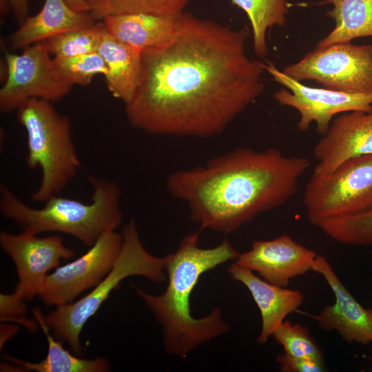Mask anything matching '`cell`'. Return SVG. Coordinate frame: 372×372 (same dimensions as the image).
Returning a JSON list of instances; mask_svg holds the SVG:
<instances>
[{"label": "cell", "mask_w": 372, "mask_h": 372, "mask_svg": "<svg viewBox=\"0 0 372 372\" xmlns=\"http://www.w3.org/2000/svg\"><path fill=\"white\" fill-rule=\"evenodd\" d=\"M35 320L45 335L48 347L46 357L39 362H29L5 355L3 358L22 369L36 372H106L110 369L107 359L96 358L84 359L73 355L62 346L63 342L50 333V329L38 309L33 310Z\"/></svg>", "instance_id": "cell-20"}, {"label": "cell", "mask_w": 372, "mask_h": 372, "mask_svg": "<svg viewBox=\"0 0 372 372\" xmlns=\"http://www.w3.org/2000/svg\"><path fill=\"white\" fill-rule=\"evenodd\" d=\"M198 242L199 232L189 234L182 238L175 252L165 256L168 282L162 294L152 295L135 287L162 327L165 349L181 358L229 328L219 308L202 318L193 317L190 296L204 273L236 260L239 253L226 238L212 248H201Z\"/></svg>", "instance_id": "cell-3"}, {"label": "cell", "mask_w": 372, "mask_h": 372, "mask_svg": "<svg viewBox=\"0 0 372 372\" xmlns=\"http://www.w3.org/2000/svg\"><path fill=\"white\" fill-rule=\"evenodd\" d=\"M189 0H85L86 12L95 21L112 16L149 14L177 18Z\"/></svg>", "instance_id": "cell-22"}, {"label": "cell", "mask_w": 372, "mask_h": 372, "mask_svg": "<svg viewBox=\"0 0 372 372\" xmlns=\"http://www.w3.org/2000/svg\"><path fill=\"white\" fill-rule=\"evenodd\" d=\"M16 111L27 133L26 164L41 170L40 183L31 198L44 203L59 195L81 168L70 120L52 103L37 98L28 99Z\"/></svg>", "instance_id": "cell-5"}, {"label": "cell", "mask_w": 372, "mask_h": 372, "mask_svg": "<svg viewBox=\"0 0 372 372\" xmlns=\"http://www.w3.org/2000/svg\"><path fill=\"white\" fill-rule=\"evenodd\" d=\"M262 66L274 81L286 87L276 91L273 97L280 105L298 112V127L301 131L308 130L314 122L317 132L324 135L334 116L351 111L372 110V93L351 94L309 87L289 76L271 61L262 63Z\"/></svg>", "instance_id": "cell-10"}, {"label": "cell", "mask_w": 372, "mask_h": 372, "mask_svg": "<svg viewBox=\"0 0 372 372\" xmlns=\"http://www.w3.org/2000/svg\"><path fill=\"white\" fill-rule=\"evenodd\" d=\"M0 245L17 269L18 283L13 293L23 300L38 296L48 271L57 268L61 260L75 256L57 235L39 237L27 231L18 234L2 231Z\"/></svg>", "instance_id": "cell-12"}, {"label": "cell", "mask_w": 372, "mask_h": 372, "mask_svg": "<svg viewBox=\"0 0 372 372\" xmlns=\"http://www.w3.org/2000/svg\"><path fill=\"white\" fill-rule=\"evenodd\" d=\"M176 19L138 14L108 17L102 21L113 37L143 50L166 42L174 33Z\"/></svg>", "instance_id": "cell-19"}, {"label": "cell", "mask_w": 372, "mask_h": 372, "mask_svg": "<svg viewBox=\"0 0 372 372\" xmlns=\"http://www.w3.org/2000/svg\"><path fill=\"white\" fill-rule=\"evenodd\" d=\"M25 300L10 294H0V318L1 322L13 321L25 327L30 331L34 332L38 322L25 318L27 313Z\"/></svg>", "instance_id": "cell-28"}, {"label": "cell", "mask_w": 372, "mask_h": 372, "mask_svg": "<svg viewBox=\"0 0 372 372\" xmlns=\"http://www.w3.org/2000/svg\"><path fill=\"white\" fill-rule=\"evenodd\" d=\"M312 271L326 280L335 302L316 314L300 313L311 318L320 329L337 331L348 343H372V308H365L353 297L325 256L317 255Z\"/></svg>", "instance_id": "cell-13"}, {"label": "cell", "mask_w": 372, "mask_h": 372, "mask_svg": "<svg viewBox=\"0 0 372 372\" xmlns=\"http://www.w3.org/2000/svg\"><path fill=\"white\" fill-rule=\"evenodd\" d=\"M302 204L309 222L347 216L372 207V154L348 160L328 174L313 172Z\"/></svg>", "instance_id": "cell-7"}, {"label": "cell", "mask_w": 372, "mask_h": 372, "mask_svg": "<svg viewBox=\"0 0 372 372\" xmlns=\"http://www.w3.org/2000/svg\"><path fill=\"white\" fill-rule=\"evenodd\" d=\"M57 70L74 85H89L94 76L107 74V68L103 58L97 52L71 57L53 58Z\"/></svg>", "instance_id": "cell-27"}, {"label": "cell", "mask_w": 372, "mask_h": 372, "mask_svg": "<svg viewBox=\"0 0 372 372\" xmlns=\"http://www.w3.org/2000/svg\"><path fill=\"white\" fill-rule=\"evenodd\" d=\"M97 52L107 68L105 79L108 90L114 98L126 103L132 97L141 79L142 50L117 39L105 28Z\"/></svg>", "instance_id": "cell-18"}, {"label": "cell", "mask_w": 372, "mask_h": 372, "mask_svg": "<svg viewBox=\"0 0 372 372\" xmlns=\"http://www.w3.org/2000/svg\"><path fill=\"white\" fill-rule=\"evenodd\" d=\"M5 2V0H3ZM10 6L15 21L21 25L28 16V0H6Z\"/></svg>", "instance_id": "cell-30"}, {"label": "cell", "mask_w": 372, "mask_h": 372, "mask_svg": "<svg viewBox=\"0 0 372 372\" xmlns=\"http://www.w3.org/2000/svg\"><path fill=\"white\" fill-rule=\"evenodd\" d=\"M87 12H77L64 0H45L41 10L28 17L8 38L12 50L23 49L59 34L94 24Z\"/></svg>", "instance_id": "cell-17"}, {"label": "cell", "mask_w": 372, "mask_h": 372, "mask_svg": "<svg viewBox=\"0 0 372 372\" xmlns=\"http://www.w3.org/2000/svg\"><path fill=\"white\" fill-rule=\"evenodd\" d=\"M92 188V200L85 203L59 195L50 197L41 208L30 207L8 187L0 185V211L22 231L35 234L63 233L91 247L106 231L121 225V190L110 180L87 176Z\"/></svg>", "instance_id": "cell-4"}, {"label": "cell", "mask_w": 372, "mask_h": 372, "mask_svg": "<svg viewBox=\"0 0 372 372\" xmlns=\"http://www.w3.org/2000/svg\"><path fill=\"white\" fill-rule=\"evenodd\" d=\"M276 361L282 372H323L326 371L322 360L294 357L283 353L277 355Z\"/></svg>", "instance_id": "cell-29"}, {"label": "cell", "mask_w": 372, "mask_h": 372, "mask_svg": "<svg viewBox=\"0 0 372 372\" xmlns=\"http://www.w3.org/2000/svg\"><path fill=\"white\" fill-rule=\"evenodd\" d=\"M105 27L103 21L91 26L70 30L45 41L47 50L54 57H71L96 52Z\"/></svg>", "instance_id": "cell-25"}, {"label": "cell", "mask_w": 372, "mask_h": 372, "mask_svg": "<svg viewBox=\"0 0 372 372\" xmlns=\"http://www.w3.org/2000/svg\"><path fill=\"white\" fill-rule=\"evenodd\" d=\"M282 71L296 81H315L335 91L372 93V45L350 41L316 48Z\"/></svg>", "instance_id": "cell-8"}, {"label": "cell", "mask_w": 372, "mask_h": 372, "mask_svg": "<svg viewBox=\"0 0 372 372\" xmlns=\"http://www.w3.org/2000/svg\"><path fill=\"white\" fill-rule=\"evenodd\" d=\"M247 15L251 26L253 47L256 54H268L266 36L269 28L282 26L289 12L287 0H231Z\"/></svg>", "instance_id": "cell-23"}, {"label": "cell", "mask_w": 372, "mask_h": 372, "mask_svg": "<svg viewBox=\"0 0 372 372\" xmlns=\"http://www.w3.org/2000/svg\"><path fill=\"white\" fill-rule=\"evenodd\" d=\"M317 227L338 242L356 246L372 245V207L355 214L323 220Z\"/></svg>", "instance_id": "cell-24"}, {"label": "cell", "mask_w": 372, "mask_h": 372, "mask_svg": "<svg viewBox=\"0 0 372 372\" xmlns=\"http://www.w3.org/2000/svg\"><path fill=\"white\" fill-rule=\"evenodd\" d=\"M313 172L328 174L343 163L372 154V110L351 111L333 120L313 149Z\"/></svg>", "instance_id": "cell-15"}, {"label": "cell", "mask_w": 372, "mask_h": 372, "mask_svg": "<svg viewBox=\"0 0 372 372\" xmlns=\"http://www.w3.org/2000/svg\"><path fill=\"white\" fill-rule=\"evenodd\" d=\"M6 80L0 90V111L10 113L32 98L51 103L68 95L74 84L56 68L43 41L21 54H5Z\"/></svg>", "instance_id": "cell-9"}, {"label": "cell", "mask_w": 372, "mask_h": 372, "mask_svg": "<svg viewBox=\"0 0 372 372\" xmlns=\"http://www.w3.org/2000/svg\"><path fill=\"white\" fill-rule=\"evenodd\" d=\"M122 234L105 232L81 256L47 276L38 297L48 306L72 302L96 286L111 270L121 249Z\"/></svg>", "instance_id": "cell-11"}, {"label": "cell", "mask_w": 372, "mask_h": 372, "mask_svg": "<svg viewBox=\"0 0 372 372\" xmlns=\"http://www.w3.org/2000/svg\"><path fill=\"white\" fill-rule=\"evenodd\" d=\"M121 234V249L108 273L83 298L55 307L48 314L43 315V320L54 337L66 343L76 355L82 353L80 335L84 325L122 280L138 276L158 283L167 278L165 256H154L145 248L134 218L124 226Z\"/></svg>", "instance_id": "cell-6"}, {"label": "cell", "mask_w": 372, "mask_h": 372, "mask_svg": "<svg viewBox=\"0 0 372 372\" xmlns=\"http://www.w3.org/2000/svg\"><path fill=\"white\" fill-rule=\"evenodd\" d=\"M327 3L333 5L327 15L334 20L335 27L316 48L372 37V0H324L320 3Z\"/></svg>", "instance_id": "cell-21"}, {"label": "cell", "mask_w": 372, "mask_h": 372, "mask_svg": "<svg viewBox=\"0 0 372 372\" xmlns=\"http://www.w3.org/2000/svg\"><path fill=\"white\" fill-rule=\"evenodd\" d=\"M310 166L306 157L239 147L169 175L166 187L201 229L229 234L289 200Z\"/></svg>", "instance_id": "cell-2"}, {"label": "cell", "mask_w": 372, "mask_h": 372, "mask_svg": "<svg viewBox=\"0 0 372 372\" xmlns=\"http://www.w3.org/2000/svg\"><path fill=\"white\" fill-rule=\"evenodd\" d=\"M227 271L233 280L247 287L259 309L262 328L257 342L260 344L266 343L287 316L297 311L304 302L301 291L273 285L236 262Z\"/></svg>", "instance_id": "cell-16"}, {"label": "cell", "mask_w": 372, "mask_h": 372, "mask_svg": "<svg viewBox=\"0 0 372 372\" xmlns=\"http://www.w3.org/2000/svg\"><path fill=\"white\" fill-rule=\"evenodd\" d=\"M19 327L15 325H1V349L8 339L16 333Z\"/></svg>", "instance_id": "cell-31"}, {"label": "cell", "mask_w": 372, "mask_h": 372, "mask_svg": "<svg viewBox=\"0 0 372 372\" xmlns=\"http://www.w3.org/2000/svg\"><path fill=\"white\" fill-rule=\"evenodd\" d=\"M317 255L283 234L273 240L253 241L250 249L239 254L235 262L273 285L287 287L291 279L312 271Z\"/></svg>", "instance_id": "cell-14"}, {"label": "cell", "mask_w": 372, "mask_h": 372, "mask_svg": "<svg viewBox=\"0 0 372 372\" xmlns=\"http://www.w3.org/2000/svg\"><path fill=\"white\" fill-rule=\"evenodd\" d=\"M68 5L77 12H86L85 0H64Z\"/></svg>", "instance_id": "cell-32"}, {"label": "cell", "mask_w": 372, "mask_h": 372, "mask_svg": "<svg viewBox=\"0 0 372 372\" xmlns=\"http://www.w3.org/2000/svg\"><path fill=\"white\" fill-rule=\"evenodd\" d=\"M245 25L234 29L183 11L172 37L142 50V72L125 112L151 134L208 138L262 94V62L249 58Z\"/></svg>", "instance_id": "cell-1"}, {"label": "cell", "mask_w": 372, "mask_h": 372, "mask_svg": "<svg viewBox=\"0 0 372 372\" xmlns=\"http://www.w3.org/2000/svg\"><path fill=\"white\" fill-rule=\"evenodd\" d=\"M272 336L282 346L284 353L289 355L324 360L322 350L307 327L285 320Z\"/></svg>", "instance_id": "cell-26"}]
</instances>
